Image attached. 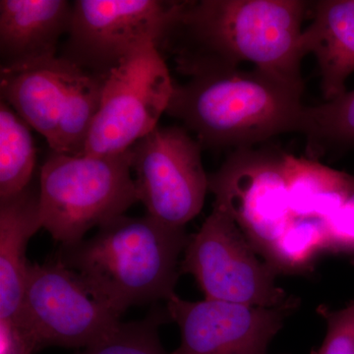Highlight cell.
<instances>
[{"instance_id": "cell-18", "label": "cell", "mask_w": 354, "mask_h": 354, "mask_svg": "<svg viewBox=\"0 0 354 354\" xmlns=\"http://www.w3.org/2000/svg\"><path fill=\"white\" fill-rule=\"evenodd\" d=\"M299 133L307 142L308 158L354 148V90L332 101L305 106Z\"/></svg>"}, {"instance_id": "cell-6", "label": "cell", "mask_w": 354, "mask_h": 354, "mask_svg": "<svg viewBox=\"0 0 354 354\" xmlns=\"http://www.w3.org/2000/svg\"><path fill=\"white\" fill-rule=\"evenodd\" d=\"M183 1L76 0L59 57L95 75L108 77L135 50H160Z\"/></svg>"}, {"instance_id": "cell-15", "label": "cell", "mask_w": 354, "mask_h": 354, "mask_svg": "<svg viewBox=\"0 0 354 354\" xmlns=\"http://www.w3.org/2000/svg\"><path fill=\"white\" fill-rule=\"evenodd\" d=\"M313 12L300 46L304 57H316L324 97L332 101L346 92L354 72V0L317 1Z\"/></svg>"}, {"instance_id": "cell-5", "label": "cell", "mask_w": 354, "mask_h": 354, "mask_svg": "<svg viewBox=\"0 0 354 354\" xmlns=\"http://www.w3.org/2000/svg\"><path fill=\"white\" fill-rule=\"evenodd\" d=\"M108 77L57 57L17 69H0V95L53 152L83 156Z\"/></svg>"}, {"instance_id": "cell-19", "label": "cell", "mask_w": 354, "mask_h": 354, "mask_svg": "<svg viewBox=\"0 0 354 354\" xmlns=\"http://www.w3.org/2000/svg\"><path fill=\"white\" fill-rule=\"evenodd\" d=\"M329 252L325 221L292 216L262 259L278 274H305L321 254Z\"/></svg>"}, {"instance_id": "cell-10", "label": "cell", "mask_w": 354, "mask_h": 354, "mask_svg": "<svg viewBox=\"0 0 354 354\" xmlns=\"http://www.w3.org/2000/svg\"><path fill=\"white\" fill-rule=\"evenodd\" d=\"M202 147L183 127H158L129 149L139 202L156 220L185 227L209 191Z\"/></svg>"}, {"instance_id": "cell-8", "label": "cell", "mask_w": 354, "mask_h": 354, "mask_svg": "<svg viewBox=\"0 0 354 354\" xmlns=\"http://www.w3.org/2000/svg\"><path fill=\"white\" fill-rule=\"evenodd\" d=\"M174 84L155 44L135 50L106 78L84 155L127 152L158 127L171 102Z\"/></svg>"}, {"instance_id": "cell-13", "label": "cell", "mask_w": 354, "mask_h": 354, "mask_svg": "<svg viewBox=\"0 0 354 354\" xmlns=\"http://www.w3.org/2000/svg\"><path fill=\"white\" fill-rule=\"evenodd\" d=\"M72 2L66 0L0 1V69H17L57 57L67 35Z\"/></svg>"}, {"instance_id": "cell-1", "label": "cell", "mask_w": 354, "mask_h": 354, "mask_svg": "<svg viewBox=\"0 0 354 354\" xmlns=\"http://www.w3.org/2000/svg\"><path fill=\"white\" fill-rule=\"evenodd\" d=\"M308 3L300 0L183 1L160 51L194 77L251 64L304 94L300 39Z\"/></svg>"}, {"instance_id": "cell-14", "label": "cell", "mask_w": 354, "mask_h": 354, "mask_svg": "<svg viewBox=\"0 0 354 354\" xmlns=\"http://www.w3.org/2000/svg\"><path fill=\"white\" fill-rule=\"evenodd\" d=\"M43 227L39 185L0 199V319L19 316L30 263L28 243Z\"/></svg>"}, {"instance_id": "cell-11", "label": "cell", "mask_w": 354, "mask_h": 354, "mask_svg": "<svg viewBox=\"0 0 354 354\" xmlns=\"http://www.w3.org/2000/svg\"><path fill=\"white\" fill-rule=\"evenodd\" d=\"M214 208L227 214L261 257L292 218L285 177V153L237 149L209 174Z\"/></svg>"}, {"instance_id": "cell-12", "label": "cell", "mask_w": 354, "mask_h": 354, "mask_svg": "<svg viewBox=\"0 0 354 354\" xmlns=\"http://www.w3.org/2000/svg\"><path fill=\"white\" fill-rule=\"evenodd\" d=\"M298 298L283 306H248L221 300H167L181 342L171 354H268L270 344L299 306Z\"/></svg>"}, {"instance_id": "cell-20", "label": "cell", "mask_w": 354, "mask_h": 354, "mask_svg": "<svg viewBox=\"0 0 354 354\" xmlns=\"http://www.w3.org/2000/svg\"><path fill=\"white\" fill-rule=\"evenodd\" d=\"M169 320L167 307L156 304L143 320L121 323L108 337L75 354H171L158 335V328Z\"/></svg>"}, {"instance_id": "cell-4", "label": "cell", "mask_w": 354, "mask_h": 354, "mask_svg": "<svg viewBox=\"0 0 354 354\" xmlns=\"http://www.w3.org/2000/svg\"><path fill=\"white\" fill-rule=\"evenodd\" d=\"M129 150L120 155H64L50 151L41 169L43 227L62 245L122 216L138 202Z\"/></svg>"}, {"instance_id": "cell-22", "label": "cell", "mask_w": 354, "mask_h": 354, "mask_svg": "<svg viewBox=\"0 0 354 354\" xmlns=\"http://www.w3.org/2000/svg\"><path fill=\"white\" fill-rule=\"evenodd\" d=\"M325 223L329 252L354 257V185L342 208Z\"/></svg>"}, {"instance_id": "cell-2", "label": "cell", "mask_w": 354, "mask_h": 354, "mask_svg": "<svg viewBox=\"0 0 354 354\" xmlns=\"http://www.w3.org/2000/svg\"><path fill=\"white\" fill-rule=\"evenodd\" d=\"M189 239L185 227H169L149 215H122L101 225L92 239L62 245L57 259L120 317L129 307L158 304L176 295L179 256Z\"/></svg>"}, {"instance_id": "cell-23", "label": "cell", "mask_w": 354, "mask_h": 354, "mask_svg": "<svg viewBox=\"0 0 354 354\" xmlns=\"http://www.w3.org/2000/svg\"><path fill=\"white\" fill-rule=\"evenodd\" d=\"M34 344L25 330L13 320L0 319V354H34Z\"/></svg>"}, {"instance_id": "cell-16", "label": "cell", "mask_w": 354, "mask_h": 354, "mask_svg": "<svg viewBox=\"0 0 354 354\" xmlns=\"http://www.w3.org/2000/svg\"><path fill=\"white\" fill-rule=\"evenodd\" d=\"M285 177L292 216L327 221L348 199L354 176L308 157L285 153Z\"/></svg>"}, {"instance_id": "cell-17", "label": "cell", "mask_w": 354, "mask_h": 354, "mask_svg": "<svg viewBox=\"0 0 354 354\" xmlns=\"http://www.w3.org/2000/svg\"><path fill=\"white\" fill-rule=\"evenodd\" d=\"M36 162L31 127L0 100V199L18 194L29 186Z\"/></svg>"}, {"instance_id": "cell-3", "label": "cell", "mask_w": 354, "mask_h": 354, "mask_svg": "<svg viewBox=\"0 0 354 354\" xmlns=\"http://www.w3.org/2000/svg\"><path fill=\"white\" fill-rule=\"evenodd\" d=\"M301 95L259 70H225L174 84L165 113L181 121L202 148L237 150L299 132Z\"/></svg>"}, {"instance_id": "cell-7", "label": "cell", "mask_w": 354, "mask_h": 354, "mask_svg": "<svg viewBox=\"0 0 354 354\" xmlns=\"http://www.w3.org/2000/svg\"><path fill=\"white\" fill-rule=\"evenodd\" d=\"M183 254L180 272L194 277L207 299L272 308L297 298L277 285L278 272L221 209L214 208L190 235Z\"/></svg>"}, {"instance_id": "cell-21", "label": "cell", "mask_w": 354, "mask_h": 354, "mask_svg": "<svg viewBox=\"0 0 354 354\" xmlns=\"http://www.w3.org/2000/svg\"><path fill=\"white\" fill-rule=\"evenodd\" d=\"M317 313L327 324V333L316 354H354V300L337 310L320 305Z\"/></svg>"}, {"instance_id": "cell-9", "label": "cell", "mask_w": 354, "mask_h": 354, "mask_svg": "<svg viewBox=\"0 0 354 354\" xmlns=\"http://www.w3.org/2000/svg\"><path fill=\"white\" fill-rule=\"evenodd\" d=\"M13 321L25 330L36 351L48 346L85 348L122 323L57 258L44 264L30 263L22 307Z\"/></svg>"}]
</instances>
